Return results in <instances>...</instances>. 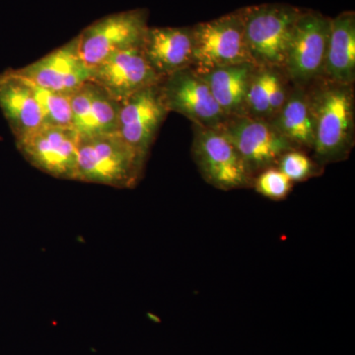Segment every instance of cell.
Segmentation results:
<instances>
[{
	"label": "cell",
	"mask_w": 355,
	"mask_h": 355,
	"mask_svg": "<svg viewBox=\"0 0 355 355\" xmlns=\"http://www.w3.org/2000/svg\"><path fill=\"white\" fill-rule=\"evenodd\" d=\"M161 79L193 65L191 27H148L140 46Z\"/></svg>",
	"instance_id": "cell-15"
},
{
	"label": "cell",
	"mask_w": 355,
	"mask_h": 355,
	"mask_svg": "<svg viewBox=\"0 0 355 355\" xmlns=\"http://www.w3.org/2000/svg\"><path fill=\"white\" fill-rule=\"evenodd\" d=\"M120 105L101 88L88 81L70 96V127L80 139L114 135L118 130Z\"/></svg>",
	"instance_id": "cell-14"
},
{
	"label": "cell",
	"mask_w": 355,
	"mask_h": 355,
	"mask_svg": "<svg viewBox=\"0 0 355 355\" xmlns=\"http://www.w3.org/2000/svg\"><path fill=\"white\" fill-rule=\"evenodd\" d=\"M168 113L159 83L142 89L121 103L116 135L147 155Z\"/></svg>",
	"instance_id": "cell-13"
},
{
	"label": "cell",
	"mask_w": 355,
	"mask_h": 355,
	"mask_svg": "<svg viewBox=\"0 0 355 355\" xmlns=\"http://www.w3.org/2000/svg\"><path fill=\"white\" fill-rule=\"evenodd\" d=\"M146 10L110 14L77 35L81 58L89 69L114 53L141 46L147 29Z\"/></svg>",
	"instance_id": "cell-7"
},
{
	"label": "cell",
	"mask_w": 355,
	"mask_h": 355,
	"mask_svg": "<svg viewBox=\"0 0 355 355\" xmlns=\"http://www.w3.org/2000/svg\"><path fill=\"white\" fill-rule=\"evenodd\" d=\"M146 158L116 133L80 139L76 181L116 189L135 188L144 173Z\"/></svg>",
	"instance_id": "cell-2"
},
{
	"label": "cell",
	"mask_w": 355,
	"mask_h": 355,
	"mask_svg": "<svg viewBox=\"0 0 355 355\" xmlns=\"http://www.w3.org/2000/svg\"><path fill=\"white\" fill-rule=\"evenodd\" d=\"M80 137L71 127L44 125L22 139L16 146L23 157L40 171L76 181Z\"/></svg>",
	"instance_id": "cell-9"
},
{
	"label": "cell",
	"mask_w": 355,
	"mask_h": 355,
	"mask_svg": "<svg viewBox=\"0 0 355 355\" xmlns=\"http://www.w3.org/2000/svg\"><path fill=\"white\" fill-rule=\"evenodd\" d=\"M331 18L303 10L296 21L284 70L292 85L306 88L323 77Z\"/></svg>",
	"instance_id": "cell-4"
},
{
	"label": "cell",
	"mask_w": 355,
	"mask_h": 355,
	"mask_svg": "<svg viewBox=\"0 0 355 355\" xmlns=\"http://www.w3.org/2000/svg\"><path fill=\"white\" fill-rule=\"evenodd\" d=\"M12 70L39 87L67 96L76 92L90 77V69L79 51L77 36L36 62Z\"/></svg>",
	"instance_id": "cell-12"
},
{
	"label": "cell",
	"mask_w": 355,
	"mask_h": 355,
	"mask_svg": "<svg viewBox=\"0 0 355 355\" xmlns=\"http://www.w3.org/2000/svg\"><path fill=\"white\" fill-rule=\"evenodd\" d=\"M252 184L257 193L273 200H284L292 188L291 179L277 167L268 168L259 173Z\"/></svg>",
	"instance_id": "cell-22"
},
{
	"label": "cell",
	"mask_w": 355,
	"mask_h": 355,
	"mask_svg": "<svg viewBox=\"0 0 355 355\" xmlns=\"http://www.w3.org/2000/svg\"><path fill=\"white\" fill-rule=\"evenodd\" d=\"M268 121L296 148L312 151L315 120L306 88L292 86L284 106Z\"/></svg>",
	"instance_id": "cell-20"
},
{
	"label": "cell",
	"mask_w": 355,
	"mask_h": 355,
	"mask_svg": "<svg viewBox=\"0 0 355 355\" xmlns=\"http://www.w3.org/2000/svg\"><path fill=\"white\" fill-rule=\"evenodd\" d=\"M193 67L205 71L216 67L252 62L239 10L191 27Z\"/></svg>",
	"instance_id": "cell-6"
},
{
	"label": "cell",
	"mask_w": 355,
	"mask_h": 355,
	"mask_svg": "<svg viewBox=\"0 0 355 355\" xmlns=\"http://www.w3.org/2000/svg\"><path fill=\"white\" fill-rule=\"evenodd\" d=\"M159 87L168 111L183 114L193 125L220 128L227 121L209 86L193 67L161 79Z\"/></svg>",
	"instance_id": "cell-8"
},
{
	"label": "cell",
	"mask_w": 355,
	"mask_h": 355,
	"mask_svg": "<svg viewBox=\"0 0 355 355\" xmlns=\"http://www.w3.org/2000/svg\"><path fill=\"white\" fill-rule=\"evenodd\" d=\"M315 120L312 153L318 165L349 157L354 146V84L318 79L306 87Z\"/></svg>",
	"instance_id": "cell-1"
},
{
	"label": "cell",
	"mask_w": 355,
	"mask_h": 355,
	"mask_svg": "<svg viewBox=\"0 0 355 355\" xmlns=\"http://www.w3.org/2000/svg\"><path fill=\"white\" fill-rule=\"evenodd\" d=\"M256 65L251 62L197 71L209 86L217 104L228 116L246 114V97Z\"/></svg>",
	"instance_id": "cell-19"
},
{
	"label": "cell",
	"mask_w": 355,
	"mask_h": 355,
	"mask_svg": "<svg viewBox=\"0 0 355 355\" xmlns=\"http://www.w3.org/2000/svg\"><path fill=\"white\" fill-rule=\"evenodd\" d=\"M324 78L343 84L355 80V14L347 11L331 18Z\"/></svg>",
	"instance_id": "cell-18"
},
{
	"label": "cell",
	"mask_w": 355,
	"mask_h": 355,
	"mask_svg": "<svg viewBox=\"0 0 355 355\" xmlns=\"http://www.w3.org/2000/svg\"><path fill=\"white\" fill-rule=\"evenodd\" d=\"M0 109L15 140L46 125L29 83L12 69L0 74Z\"/></svg>",
	"instance_id": "cell-16"
},
{
	"label": "cell",
	"mask_w": 355,
	"mask_h": 355,
	"mask_svg": "<svg viewBox=\"0 0 355 355\" xmlns=\"http://www.w3.org/2000/svg\"><path fill=\"white\" fill-rule=\"evenodd\" d=\"M89 81L121 104L142 89L160 83L161 77L137 46L114 53L91 69Z\"/></svg>",
	"instance_id": "cell-11"
},
{
	"label": "cell",
	"mask_w": 355,
	"mask_h": 355,
	"mask_svg": "<svg viewBox=\"0 0 355 355\" xmlns=\"http://www.w3.org/2000/svg\"><path fill=\"white\" fill-rule=\"evenodd\" d=\"M292 84L282 67H254L246 97V114L270 121L282 108Z\"/></svg>",
	"instance_id": "cell-17"
},
{
	"label": "cell",
	"mask_w": 355,
	"mask_h": 355,
	"mask_svg": "<svg viewBox=\"0 0 355 355\" xmlns=\"http://www.w3.org/2000/svg\"><path fill=\"white\" fill-rule=\"evenodd\" d=\"M193 130L191 153L207 183L223 191L245 188L253 183V175L220 128L193 125Z\"/></svg>",
	"instance_id": "cell-5"
},
{
	"label": "cell",
	"mask_w": 355,
	"mask_h": 355,
	"mask_svg": "<svg viewBox=\"0 0 355 355\" xmlns=\"http://www.w3.org/2000/svg\"><path fill=\"white\" fill-rule=\"evenodd\" d=\"M277 168L293 182H303L316 173V162L300 149L284 153L277 163Z\"/></svg>",
	"instance_id": "cell-23"
},
{
	"label": "cell",
	"mask_w": 355,
	"mask_h": 355,
	"mask_svg": "<svg viewBox=\"0 0 355 355\" xmlns=\"http://www.w3.org/2000/svg\"><path fill=\"white\" fill-rule=\"evenodd\" d=\"M28 83L31 86L33 94L36 98L40 108L43 112L46 125L70 127L71 123L70 96L39 87L30 81Z\"/></svg>",
	"instance_id": "cell-21"
},
{
	"label": "cell",
	"mask_w": 355,
	"mask_h": 355,
	"mask_svg": "<svg viewBox=\"0 0 355 355\" xmlns=\"http://www.w3.org/2000/svg\"><path fill=\"white\" fill-rule=\"evenodd\" d=\"M303 10L280 3L239 9L248 51L254 65L284 69L294 25Z\"/></svg>",
	"instance_id": "cell-3"
},
{
	"label": "cell",
	"mask_w": 355,
	"mask_h": 355,
	"mask_svg": "<svg viewBox=\"0 0 355 355\" xmlns=\"http://www.w3.org/2000/svg\"><path fill=\"white\" fill-rule=\"evenodd\" d=\"M251 174L275 167L284 153L297 149L268 121L247 116H231L220 128Z\"/></svg>",
	"instance_id": "cell-10"
}]
</instances>
